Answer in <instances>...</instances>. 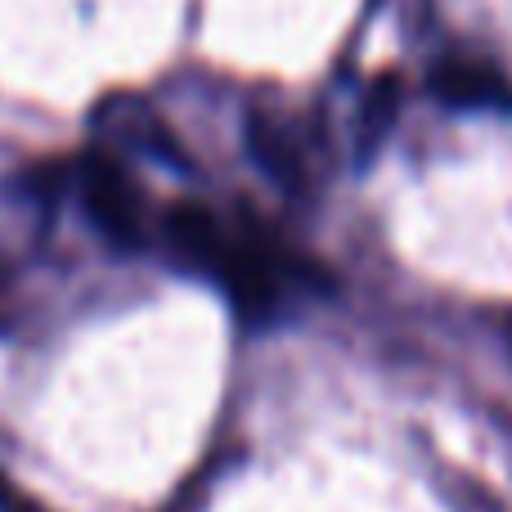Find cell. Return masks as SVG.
<instances>
[{
    "instance_id": "cell-2",
    "label": "cell",
    "mask_w": 512,
    "mask_h": 512,
    "mask_svg": "<svg viewBox=\"0 0 512 512\" xmlns=\"http://www.w3.org/2000/svg\"><path fill=\"white\" fill-rule=\"evenodd\" d=\"M77 194H81L86 216L99 225V234H104L108 243H117V248H140V243L149 239L144 198L113 153H86V158L77 162Z\"/></svg>"
},
{
    "instance_id": "cell-6",
    "label": "cell",
    "mask_w": 512,
    "mask_h": 512,
    "mask_svg": "<svg viewBox=\"0 0 512 512\" xmlns=\"http://www.w3.org/2000/svg\"><path fill=\"white\" fill-rule=\"evenodd\" d=\"M391 117H396V81L382 77L369 86V95H364V108H360V149H373V144L382 140V131L391 126Z\"/></svg>"
},
{
    "instance_id": "cell-7",
    "label": "cell",
    "mask_w": 512,
    "mask_h": 512,
    "mask_svg": "<svg viewBox=\"0 0 512 512\" xmlns=\"http://www.w3.org/2000/svg\"><path fill=\"white\" fill-rule=\"evenodd\" d=\"M0 512H50V508H41L36 499H27V495H18V490L0 486Z\"/></svg>"
},
{
    "instance_id": "cell-5",
    "label": "cell",
    "mask_w": 512,
    "mask_h": 512,
    "mask_svg": "<svg viewBox=\"0 0 512 512\" xmlns=\"http://www.w3.org/2000/svg\"><path fill=\"white\" fill-rule=\"evenodd\" d=\"M99 126L113 135V144H131V149L149 153V158H162L171 167H185V153H180L176 135L162 126V117L153 113L140 99H108L99 108Z\"/></svg>"
},
{
    "instance_id": "cell-4",
    "label": "cell",
    "mask_w": 512,
    "mask_h": 512,
    "mask_svg": "<svg viewBox=\"0 0 512 512\" xmlns=\"http://www.w3.org/2000/svg\"><path fill=\"white\" fill-rule=\"evenodd\" d=\"M248 149L252 162L288 194H301L310 180V153L306 140H301L297 122L274 108H252L248 113Z\"/></svg>"
},
{
    "instance_id": "cell-1",
    "label": "cell",
    "mask_w": 512,
    "mask_h": 512,
    "mask_svg": "<svg viewBox=\"0 0 512 512\" xmlns=\"http://www.w3.org/2000/svg\"><path fill=\"white\" fill-rule=\"evenodd\" d=\"M158 239L185 270L225 288V297L248 315H270L297 292L301 265L252 216L216 212L207 203H171L158 221Z\"/></svg>"
},
{
    "instance_id": "cell-3",
    "label": "cell",
    "mask_w": 512,
    "mask_h": 512,
    "mask_svg": "<svg viewBox=\"0 0 512 512\" xmlns=\"http://www.w3.org/2000/svg\"><path fill=\"white\" fill-rule=\"evenodd\" d=\"M432 95L463 113H512V81L490 59L445 54L432 63Z\"/></svg>"
}]
</instances>
